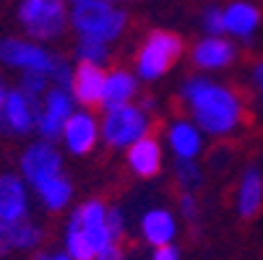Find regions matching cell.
Wrapping results in <instances>:
<instances>
[{"instance_id": "cell-1", "label": "cell", "mask_w": 263, "mask_h": 260, "mask_svg": "<svg viewBox=\"0 0 263 260\" xmlns=\"http://www.w3.org/2000/svg\"><path fill=\"white\" fill-rule=\"evenodd\" d=\"M180 99L185 102L191 120L209 138H230L245 123V99L230 86L214 81L211 76H191L180 86Z\"/></svg>"}, {"instance_id": "cell-2", "label": "cell", "mask_w": 263, "mask_h": 260, "mask_svg": "<svg viewBox=\"0 0 263 260\" xmlns=\"http://www.w3.org/2000/svg\"><path fill=\"white\" fill-rule=\"evenodd\" d=\"M21 31L34 42H55L70 29L68 0H21L16 11Z\"/></svg>"}, {"instance_id": "cell-3", "label": "cell", "mask_w": 263, "mask_h": 260, "mask_svg": "<svg viewBox=\"0 0 263 260\" xmlns=\"http://www.w3.org/2000/svg\"><path fill=\"white\" fill-rule=\"evenodd\" d=\"M70 29L76 36H97L104 42H118L128 29V13L112 0H89L70 8Z\"/></svg>"}, {"instance_id": "cell-4", "label": "cell", "mask_w": 263, "mask_h": 260, "mask_svg": "<svg viewBox=\"0 0 263 260\" xmlns=\"http://www.w3.org/2000/svg\"><path fill=\"white\" fill-rule=\"evenodd\" d=\"M185 45L175 31L167 29H154L146 34L141 42V50L136 52V76L143 84H152L164 78L172 70V65L180 60Z\"/></svg>"}, {"instance_id": "cell-5", "label": "cell", "mask_w": 263, "mask_h": 260, "mask_svg": "<svg viewBox=\"0 0 263 260\" xmlns=\"http://www.w3.org/2000/svg\"><path fill=\"white\" fill-rule=\"evenodd\" d=\"M146 135H152V115L143 112L141 104L109 109L99 120V141L109 151H125L128 146Z\"/></svg>"}, {"instance_id": "cell-6", "label": "cell", "mask_w": 263, "mask_h": 260, "mask_svg": "<svg viewBox=\"0 0 263 260\" xmlns=\"http://www.w3.org/2000/svg\"><path fill=\"white\" fill-rule=\"evenodd\" d=\"M52 50L42 42H34L29 36H3L0 39V65L18 70V73H47L55 63Z\"/></svg>"}, {"instance_id": "cell-7", "label": "cell", "mask_w": 263, "mask_h": 260, "mask_svg": "<svg viewBox=\"0 0 263 260\" xmlns=\"http://www.w3.org/2000/svg\"><path fill=\"white\" fill-rule=\"evenodd\" d=\"M63 172V151L55 146V141H34L29 143L18 156V174L29 188H40L42 182Z\"/></svg>"}, {"instance_id": "cell-8", "label": "cell", "mask_w": 263, "mask_h": 260, "mask_svg": "<svg viewBox=\"0 0 263 260\" xmlns=\"http://www.w3.org/2000/svg\"><path fill=\"white\" fill-rule=\"evenodd\" d=\"M40 102L36 96H29L18 86L8 89L3 109H0V123L8 135H29L36 133V123H40Z\"/></svg>"}, {"instance_id": "cell-9", "label": "cell", "mask_w": 263, "mask_h": 260, "mask_svg": "<svg viewBox=\"0 0 263 260\" xmlns=\"http://www.w3.org/2000/svg\"><path fill=\"white\" fill-rule=\"evenodd\" d=\"M76 99L68 89L50 86L47 94L40 102V123H36V135L45 141H60V133L68 123V117L76 112Z\"/></svg>"}, {"instance_id": "cell-10", "label": "cell", "mask_w": 263, "mask_h": 260, "mask_svg": "<svg viewBox=\"0 0 263 260\" xmlns=\"http://www.w3.org/2000/svg\"><path fill=\"white\" fill-rule=\"evenodd\" d=\"M60 143L70 156H86L99 143V120L91 109L79 107L60 133Z\"/></svg>"}, {"instance_id": "cell-11", "label": "cell", "mask_w": 263, "mask_h": 260, "mask_svg": "<svg viewBox=\"0 0 263 260\" xmlns=\"http://www.w3.org/2000/svg\"><path fill=\"white\" fill-rule=\"evenodd\" d=\"M237 60V45L230 36H201L191 50V63L201 73L224 70Z\"/></svg>"}, {"instance_id": "cell-12", "label": "cell", "mask_w": 263, "mask_h": 260, "mask_svg": "<svg viewBox=\"0 0 263 260\" xmlns=\"http://www.w3.org/2000/svg\"><path fill=\"white\" fill-rule=\"evenodd\" d=\"M164 143L175 159H198L206 148V133L191 117H175L164 130Z\"/></svg>"}, {"instance_id": "cell-13", "label": "cell", "mask_w": 263, "mask_h": 260, "mask_svg": "<svg viewBox=\"0 0 263 260\" xmlns=\"http://www.w3.org/2000/svg\"><path fill=\"white\" fill-rule=\"evenodd\" d=\"M29 185L16 172H0V221L16 224V221L29 218Z\"/></svg>"}, {"instance_id": "cell-14", "label": "cell", "mask_w": 263, "mask_h": 260, "mask_svg": "<svg viewBox=\"0 0 263 260\" xmlns=\"http://www.w3.org/2000/svg\"><path fill=\"white\" fill-rule=\"evenodd\" d=\"M221 13H224V34H227L230 39L250 45L255 31L260 29V21H263L260 8L253 0H230V3L221 8Z\"/></svg>"}, {"instance_id": "cell-15", "label": "cell", "mask_w": 263, "mask_h": 260, "mask_svg": "<svg viewBox=\"0 0 263 260\" xmlns=\"http://www.w3.org/2000/svg\"><path fill=\"white\" fill-rule=\"evenodd\" d=\"M107 203L99 201V198H89L84 201L79 208H76V216H79V227H81V234L86 237L89 247L94 250V255H99L102 250H107L112 242V234L107 229Z\"/></svg>"}, {"instance_id": "cell-16", "label": "cell", "mask_w": 263, "mask_h": 260, "mask_svg": "<svg viewBox=\"0 0 263 260\" xmlns=\"http://www.w3.org/2000/svg\"><path fill=\"white\" fill-rule=\"evenodd\" d=\"M125 164L133 177L138 179H152L164 167V148L154 135H146L125 148Z\"/></svg>"}, {"instance_id": "cell-17", "label": "cell", "mask_w": 263, "mask_h": 260, "mask_svg": "<svg viewBox=\"0 0 263 260\" xmlns=\"http://www.w3.org/2000/svg\"><path fill=\"white\" fill-rule=\"evenodd\" d=\"M138 86H141V84H138L136 73H130V70H125V68H112V70H107L99 107L104 109V112H109V109L133 104V99L138 96Z\"/></svg>"}, {"instance_id": "cell-18", "label": "cell", "mask_w": 263, "mask_h": 260, "mask_svg": "<svg viewBox=\"0 0 263 260\" xmlns=\"http://www.w3.org/2000/svg\"><path fill=\"white\" fill-rule=\"evenodd\" d=\"M104 76H107L104 68H97V65H89V63H76L70 94H73V99H76L79 107H86V109L99 107L102 89H104Z\"/></svg>"}, {"instance_id": "cell-19", "label": "cell", "mask_w": 263, "mask_h": 260, "mask_svg": "<svg viewBox=\"0 0 263 260\" xmlns=\"http://www.w3.org/2000/svg\"><path fill=\"white\" fill-rule=\"evenodd\" d=\"M141 237L146 245L152 247H162V245H172L177 237V218L170 208L164 206H154L141 216Z\"/></svg>"}, {"instance_id": "cell-20", "label": "cell", "mask_w": 263, "mask_h": 260, "mask_svg": "<svg viewBox=\"0 0 263 260\" xmlns=\"http://www.w3.org/2000/svg\"><path fill=\"white\" fill-rule=\"evenodd\" d=\"M263 206V172L258 164H248L237 179V193H235V208L242 218H253Z\"/></svg>"}, {"instance_id": "cell-21", "label": "cell", "mask_w": 263, "mask_h": 260, "mask_svg": "<svg viewBox=\"0 0 263 260\" xmlns=\"http://www.w3.org/2000/svg\"><path fill=\"white\" fill-rule=\"evenodd\" d=\"M34 193L40 198V203L45 206V211L58 213V211L68 208L73 201V182L68 179L65 172H60V174L50 177L47 182H42L40 188H34Z\"/></svg>"}, {"instance_id": "cell-22", "label": "cell", "mask_w": 263, "mask_h": 260, "mask_svg": "<svg viewBox=\"0 0 263 260\" xmlns=\"http://www.w3.org/2000/svg\"><path fill=\"white\" fill-rule=\"evenodd\" d=\"M73 57L76 63H89L97 68H104L112 57V47L104 39H97V36H79L76 45H73Z\"/></svg>"}, {"instance_id": "cell-23", "label": "cell", "mask_w": 263, "mask_h": 260, "mask_svg": "<svg viewBox=\"0 0 263 260\" xmlns=\"http://www.w3.org/2000/svg\"><path fill=\"white\" fill-rule=\"evenodd\" d=\"M73 260H94V250L89 247L86 237L81 234V227H79V216H76V208L70 211L68 216V224H65V247H63Z\"/></svg>"}, {"instance_id": "cell-24", "label": "cell", "mask_w": 263, "mask_h": 260, "mask_svg": "<svg viewBox=\"0 0 263 260\" xmlns=\"http://www.w3.org/2000/svg\"><path fill=\"white\" fill-rule=\"evenodd\" d=\"M13 237H16V252H36L45 245V229L34 218L16 221Z\"/></svg>"}, {"instance_id": "cell-25", "label": "cell", "mask_w": 263, "mask_h": 260, "mask_svg": "<svg viewBox=\"0 0 263 260\" xmlns=\"http://www.w3.org/2000/svg\"><path fill=\"white\" fill-rule=\"evenodd\" d=\"M175 182L182 193H196L203 185V167L198 159H175Z\"/></svg>"}, {"instance_id": "cell-26", "label": "cell", "mask_w": 263, "mask_h": 260, "mask_svg": "<svg viewBox=\"0 0 263 260\" xmlns=\"http://www.w3.org/2000/svg\"><path fill=\"white\" fill-rule=\"evenodd\" d=\"M73 73H76V65H73L68 57H63V55H55V63H52V68H50V81H52V86H60V89H68V91H70V86H73Z\"/></svg>"}, {"instance_id": "cell-27", "label": "cell", "mask_w": 263, "mask_h": 260, "mask_svg": "<svg viewBox=\"0 0 263 260\" xmlns=\"http://www.w3.org/2000/svg\"><path fill=\"white\" fill-rule=\"evenodd\" d=\"M201 29H203L206 36H227V34H224V13H221V6L209 3V6L201 11Z\"/></svg>"}, {"instance_id": "cell-28", "label": "cell", "mask_w": 263, "mask_h": 260, "mask_svg": "<svg viewBox=\"0 0 263 260\" xmlns=\"http://www.w3.org/2000/svg\"><path fill=\"white\" fill-rule=\"evenodd\" d=\"M50 86H52V81L47 73H21V78H18V89L36 99H42Z\"/></svg>"}, {"instance_id": "cell-29", "label": "cell", "mask_w": 263, "mask_h": 260, "mask_svg": "<svg viewBox=\"0 0 263 260\" xmlns=\"http://www.w3.org/2000/svg\"><path fill=\"white\" fill-rule=\"evenodd\" d=\"M107 229H109L112 239H115V242L120 245V239L125 237V213H123V208H120V206L107 208Z\"/></svg>"}, {"instance_id": "cell-30", "label": "cell", "mask_w": 263, "mask_h": 260, "mask_svg": "<svg viewBox=\"0 0 263 260\" xmlns=\"http://www.w3.org/2000/svg\"><path fill=\"white\" fill-rule=\"evenodd\" d=\"M177 208H180V216H182L185 221H191V224H196V221H198L201 208H198V198H196V193H180V198H177Z\"/></svg>"}, {"instance_id": "cell-31", "label": "cell", "mask_w": 263, "mask_h": 260, "mask_svg": "<svg viewBox=\"0 0 263 260\" xmlns=\"http://www.w3.org/2000/svg\"><path fill=\"white\" fill-rule=\"evenodd\" d=\"M13 229H16V224H6V221H0V257H8L11 252H16Z\"/></svg>"}, {"instance_id": "cell-32", "label": "cell", "mask_w": 263, "mask_h": 260, "mask_svg": "<svg viewBox=\"0 0 263 260\" xmlns=\"http://www.w3.org/2000/svg\"><path fill=\"white\" fill-rule=\"evenodd\" d=\"M152 260H180V250H177L175 245H162V247H154Z\"/></svg>"}, {"instance_id": "cell-33", "label": "cell", "mask_w": 263, "mask_h": 260, "mask_svg": "<svg viewBox=\"0 0 263 260\" xmlns=\"http://www.w3.org/2000/svg\"><path fill=\"white\" fill-rule=\"evenodd\" d=\"M250 84H253V89L258 94H263V57L255 60L253 68H250Z\"/></svg>"}, {"instance_id": "cell-34", "label": "cell", "mask_w": 263, "mask_h": 260, "mask_svg": "<svg viewBox=\"0 0 263 260\" xmlns=\"http://www.w3.org/2000/svg\"><path fill=\"white\" fill-rule=\"evenodd\" d=\"M94 260H125V252H123V247L118 245V242H112L107 250H102Z\"/></svg>"}, {"instance_id": "cell-35", "label": "cell", "mask_w": 263, "mask_h": 260, "mask_svg": "<svg viewBox=\"0 0 263 260\" xmlns=\"http://www.w3.org/2000/svg\"><path fill=\"white\" fill-rule=\"evenodd\" d=\"M34 260H73L65 250H36L34 252Z\"/></svg>"}, {"instance_id": "cell-36", "label": "cell", "mask_w": 263, "mask_h": 260, "mask_svg": "<svg viewBox=\"0 0 263 260\" xmlns=\"http://www.w3.org/2000/svg\"><path fill=\"white\" fill-rule=\"evenodd\" d=\"M138 104H141V109H143V112H148V115H152L154 109H157V99H154V96H143Z\"/></svg>"}, {"instance_id": "cell-37", "label": "cell", "mask_w": 263, "mask_h": 260, "mask_svg": "<svg viewBox=\"0 0 263 260\" xmlns=\"http://www.w3.org/2000/svg\"><path fill=\"white\" fill-rule=\"evenodd\" d=\"M6 94H8V86H6V78L0 76V109H3V102H6Z\"/></svg>"}, {"instance_id": "cell-38", "label": "cell", "mask_w": 263, "mask_h": 260, "mask_svg": "<svg viewBox=\"0 0 263 260\" xmlns=\"http://www.w3.org/2000/svg\"><path fill=\"white\" fill-rule=\"evenodd\" d=\"M81 3H89V0H68V6L73 8V6H81Z\"/></svg>"}, {"instance_id": "cell-39", "label": "cell", "mask_w": 263, "mask_h": 260, "mask_svg": "<svg viewBox=\"0 0 263 260\" xmlns=\"http://www.w3.org/2000/svg\"><path fill=\"white\" fill-rule=\"evenodd\" d=\"M0 133H3V123H0Z\"/></svg>"}]
</instances>
